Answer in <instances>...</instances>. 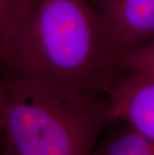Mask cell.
I'll return each mask as SVG.
<instances>
[{"label": "cell", "mask_w": 154, "mask_h": 155, "mask_svg": "<svg viewBox=\"0 0 154 155\" xmlns=\"http://www.w3.org/2000/svg\"><path fill=\"white\" fill-rule=\"evenodd\" d=\"M1 63H2V53L1 50H0V69H1Z\"/></svg>", "instance_id": "cell-9"}, {"label": "cell", "mask_w": 154, "mask_h": 155, "mask_svg": "<svg viewBox=\"0 0 154 155\" xmlns=\"http://www.w3.org/2000/svg\"><path fill=\"white\" fill-rule=\"evenodd\" d=\"M90 155H154V143L123 122H113Z\"/></svg>", "instance_id": "cell-5"}, {"label": "cell", "mask_w": 154, "mask_h": 155, "mask_svg": "<svg viewBox=\"0 0 154 155\" xmlns=\"http://www.w3.org/2000/svg\"><path fill=\"white\" fill-rule=\"evenodd\" d=\"M1 136L12 155H90L113 123L105 97L0 73Z\"/></svg>", "instance_id": "cell-2"}, {"label": "cell", "mask_w": 154, "mask_h": 155, "mask_svg": "<svg viewBox=\"0 0 154 155\" xmlns=\"http://www.w3.org/2000/svg\"><path fill=\"white\" fill-rule=\"evenodd\" d=\"M3 119H4V99L0 90V135H1L2 127H3Z\"/></svg>", "instance_id": "cell-8"}, {"label": "cell", "mask_w": 154, "mask_h": 155, "mask_svg": "<svg viewBox=\"0 0 154 155\" xmlns=\"http://www.w3.org/2000/svg\"><path fill=\"white\" fill-rule=\"evenodd\" d=\"M92 1L119 63L125 55L154 39V0Z\"/></svg>", "instance_id": "cell-3"}, {"label": "cell", "mask_w": 154, "mask_h": 155, "mask_svg": "<svg viewBox=\"0 0 154 155\" xmlns=\"http://www.w3.org/2000/svg\"><path fill=\"white\" fill-rule=\"evenodd\" d=\"M119 66L120 71L154 78V39L124 56Z\"/></svg>", "instance_id": "cell-6"}, {"label": "cell", "mask_w": 154, "mask_h": 155, "mask_svg": "<svg viewBox=\"0 0 154 155\" xmlns=\"http://www.w3.org/2000/svg\"><path fill=\"white\" fill-rule=\"evenodd\" d=\"M19 2L20 0H0V50L12 24Z\"/></svg>", "instance_id": "cell-7"}, {"label": "cell", "mask_w": 154, "mask_h": 155, "mask_svg": "<svg viewBox=\"0 0 154 155\" xmlns=\"http://www.w3.org/2000/svg\"><path fill=\"white\" fill-rule=\"evenodd\" d=\"M113 122H123L154 143V78L120 71L105 95Z\"/></svg>", "instance_id": "cell-4"}, {"label": "cell", "mask_w": 154, "mask_h": 155, "mask_svg": "<svg viewBox=\"0 0 154 155\" xmlns=\"http://www.w3.org/2000/svg\"><path fill=\"white\" fill-rule=\"evenodd\" d=\"M0 73L105 97L120 72L92 0H20L1 47Z\"/></svg>", "instance_id": "cell-1"}]
</instances>
